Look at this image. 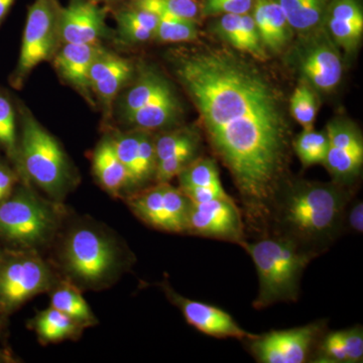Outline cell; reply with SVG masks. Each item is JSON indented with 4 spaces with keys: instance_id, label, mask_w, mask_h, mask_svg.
I'll list each match as a JSON object with an SVG mask.
<instances>
[{
    "instance_id": "obj_32",
    "label": "cell",
    "mask_w": 363,
    "mask_h": 363,
    "mask_svg": "<svg viewBox=\"0 0 363 363\" xmlns=\"http://www.w3.org/2000/svg\"><path fill=\"white\" fill-rule=\"evenodd\" d=\"M290 111L304 130H311L317 114V101L314 93L306 84L296 88L290 100Z\"/></svg>"
},
{
    "instance_id": "obj_15",
    "label": "cell",
    "mask_w": 363,
    "mask_h": 363,
    "mask_svg": "<svg viewBox=\"0 0 363 363\" xmlns=\"http://www.w3.org/2000/svg\"><path fill=\"white\" fill-rule=\"evenodd\" d=\"M131 75L133 66L130 61L104 48L98 52L90 69V89L99 100L107 121L113 111L114 100Z\"/></svg>"
},
{
    "instance_id": "obj_42",
    "label": "cell",
    "mask_w": 363,
    "mask_h": 363,
    "mask_svg": "<svg viewBox=\"0 0 363 363\" xmlns=\"http://www.w3.org/2000/svg\"><path fill=\"white\" fill-rule=\"evenodd\" d=\"M16 0H0V26L4 23L7 16L11 13Z\"/></svg>"
},
{
    "instance_id": "obj_39",
    "label": "cell",
    "mask_w": 363,
    "mask_h": 363,
    "mask_svg": "<svg viewBox=\"0 0 363 363\" xmlns=\"http://www.w3.org/2000/svg\"><path fill=\"white\" fill-rule=\"evenodd\" d=\"M331 18L348 23H363L362 9L355 0H338L332 7Z\"/></svg>"
},
{
    "instance_id": "obj_36",
    "label": "cell",
    "mask_w": 363,
    "mask_h": 363,
    "mask_svg": "<svg viewBox=\"0 0 363 363\" xmlns=\"http://www.w3.org/2000/svg\"><path fill=\"white\" fill-rule=\"evenodd\" d=\"M242 16V14H241ZM240 14H223L219 21V30L224 39L235 49L243 52L242 28Z\"/></svg>"
},
{
    "instance_id": "obj_18",
    "label": "cell",
    "mask_w": 363,
    "mask_h": 363,
    "mask_svg": "<svg viewBox=\"0 0 363 363\" xmlns=\"http://www.w3.org/2000/svg\"><path fill=\"white\" fill-rule=\"evenodd\" d=\"M302 70L305 77L318 89L330 91L340 82L342 63L331 45H317L305 55Z\"/></svg>"
},
{
    "instance_id": "obj_9",
    "label": "cell",
    "mask_w": 363,
    "mask_h": 363,
    "mask_svg": "<svg viewBox=\"0 0 363 363\" xmlns=\"http://www.w3.org/2000/svg\"><path fill=\"white\" fill-rule=\"evenodd\" d=\"M123 200L147 226L164 233L186 234L191 201L180 188L169 183H155Z\"/></svg>"
},
{
    "instance_id": "obj_11",
    "label": "cell",
    "mask_w": 363,
    "mask_h": 363,
    "mask_svg": "<svg viewBox=\"0 0 363 363\" xmlns=\"http://www.w3.org/2000/svg\"><path fill=\"white\" fill-rule=\"evenodd\" d=\"M186 234L240 247L247 240L242 212L230 196L205 203L191 202Z\"/></svg>"
},
{
    "instance_id": "obj_46",
    "label": "cell",
    "mask_w": 363,
    "mask_h": 363,
    "mask_svg": "<svg viewBox=\"0 0 363 363\" xmlns=\"http://www.w3.org/2000/svg\"><path fill=\"white\" fill-rule=\"evenodd\" d=\"M2 252H4V247H2L1 245H0V257H1Z\"/></svg>"
},
{
    "instance_id": "obj_41",
    "label": "cell",
    "mask_w": 363,
    "mask_h": 363,
    "mask_svg": "<svg viewBox=\"0 0 363 363\" xmlns=\"http://www.w3.org/2000/svg\"><path fill=\"white\" fill-rule=\"evenodd\" d=\"M345 230L350 229L353 233H363V203L357 201L348 205L345 213Z\"/></svg>"
},
{
    "instance_id": "obj_8",
    "label": "cell",
    "mask_w": 363,
    "mask_h": 363,
    "mask_svg": "<svg viewBox=\"0 0 363 363\" xmlns=\"http://www.w3.org/2000/svg\"><path fill=\"white\" fill-rule=\"evenodd\" d=\"M61 9L59 0H35L28 7L20 56L9 79L13 89H21L32 72L58 51Z\"/></svg>"
},
{
    "instance_id": "obj_23",
    "label": "cell",
    "mask_w": 363,
    "mask_h": 363,
    "mask_svg": "<svg viewBox=\"0 0 363 363\" xmlns=\"http://www.w3.org/2000/svg\"><path fill=\"white\" fill-rule=\"evenodd\" d=\"M0 150L16 168L18 157V118L16 101L0 86Z\"/></svg>"
},
{
    "instance_id": "obj_33",
    "label": "cell",
    "mask_w": 363,
    "mask_h": 363,
    "mask_svg": "<svg viewBox=\"0 0 363 363\" xmlns=\"http://www.w3.org/2000/svg\"><path fill=\"white\" fill-rule=\"evenodd\" d=\"M332 35L347 51H352L359 42L363 32V23H348L331 18L329 21Z\"/></svg>"
},
{
    "instance_id": "obj_40",
    "label": "cell",
    "mask_w": 363,
    "mask_h": 363,
    "mask_svg": "<svg viewBox=\"0 0 363 363\" xmlns=\"http://www.w3.org/2000/svg\"><path fill=\"white\" fill-rule=\"evenodd\" d=\"M189 200L192 203H205L217 199V198L228 197L223 186H209V187H188L181 189Z\"/></svg>"
},
{
    "instance_id": "obj_22",
    "label": "cell",
    "mask_w": 363,
    "mask_h": 363,
    "mask_svg": "<svg viewBox=\"0 0 363 363\" xmlns=\"http://www.w3.org/2000/svg\"><path fill=\"white\" fill-rule=\"evenodd\" d=\"M30 328L37 334L40 344L77 340L83 335L84 328L75 320L50 306L42 310L30 322Z\"/></svg>"
},
{
    "instance_id": "obj_16",
    "label": "cell",
    "mask_w": 363,
    "mask_h": 363,
    "mask_svg": "<svg viewBox=\"0 0 363 363\" xmlns=\"http://www.w3.org/2000/svg\"><path fill=\"white\" fill-rule=\"evenodd\" d=\"M101 49L99 44H64L52 57L60 78L91 105H94V100L90 89V69Z\"/></svg>"
},
{
    "instance_id": "obj_14",
    "label": "cell",
    "mask_w": 363,
    "mask_h": 363,
    "mask_svg": "<svg viewBox=\"0 0 363 363\" xmlns=\"http://www.w3.org/2000/svg\"><path fill=\"white\" fill-rule=\"evenodd\" d=\"M108 9L97 0H70L60 11L59 33L63 44H98L108 35Z\"/></svg>"
},
{
    "instance_id": "obj_17",
    "label": "cell",
    "mask_w": 363,
    "mask_h": 363,
    "mask_svg": "<svg viewBox=\"0 0 363 363\" xmlns=\"http://www.w3.org/2000/svg\"><path fill=\"white\" fill-rule=\"evenodd\" d=\"M92 172L100 188L112 198L124 199L131 194L130 174L117 157L108 133L93 152Z\"/></svg>"
},
{
    "instance_id": "obj_3",
    "label": "cell",
    "mask_w": 363,
    "mask_h": 363,
    "mask_svg": "<svg viewBox=\"0 0 363 363\" xmlns=\"http://www.w3.org/2000/svg\"><path fill=\"white\" fill-rule=\"evenodd\" d=\"M54 245L52 266L82 291L109 288L133 262V253L123 241L96 222L80 220L67 228L64 225Z\"/></svg>"
},
{
    "instance_id": "obj_44",
    "label": "cell",
    "mask_w": 363,
    "mask_h": 363,
    "mask_svg": "<svg viewBox=\"0 0 363 363\" xmlns=\"http://www.w3.org/2000/svg\"><path fill=\"white\" fill-rule=\"evenodd\" d=\"M9 315H7L6 313L0 308V339L6 335L7 326H9Z\"/></svg>"
},
{
    "instance_id": "obj_21",
    "label": "cell",
    "mask_w": 363,
    "mask_h": 363,
    "mask_svg": "<svg viewBox=\"0 0 363 363\" xmlns=\"http://www.w3.org/2000/svg\"><path fill=\"white\" fill-rule=\"evenodd\" d=\"M49 294L50 306L75 320L83 328H90L99 323L83 297L82 290L68 279L60 276Z\"/></svg>"
},
{
    "instance_id": "obj_10",
    "label": "cell",
    "mask_w": 363,
    "mask_h": 363,
    "mask_svg": "<svg viewBox=\"0 0 363 363\" xmlns=\"http://www.w3.org/2000/svg\"><path fill=\"white\" fill-rule=\"evenodd\" d=\"M326 328L327 322L320 320L297 328L255 335L243 342L260 363H304L310 362L315 346Z\"/></svg>"
},
{
    "instance_id": "obj_38",
    "label": "cell",
    "mask_w": 363,
    "mask_h": 363,
    "mask_svg": "<svg viewBox=\"0 0 363 363\" xmlns=\"http://www.w3.org/2000/svg\"><path fill=\"white\" fill-rule=\"evenodd\" d=\"M18 172L6 157L0 156V203L4 201L20 183Z\"/></svg>"
},
{
    "instance_id": "obj_45",
    "label": "cell",
    "mask_w": 363,
    "mask_h": 363,
    "mask_svg": "<svg viewBox=\"0 0 363 363\" xmlns=\"http://www.w3.org/2000/svg\"><path fill=\"white\" fill-rule=\"evenodd\" d=\"M97 1H107V2H111V1H117V0H97Z\"/></svg>"
},
{
    "instance_id": "obj_24",
    "label": "cell",
    "mask_w": 363,
    "mask_h": 363,
    "mask_svg": "<svg viewBox=\"0 0 363 363\" xmlns=\"http://www.w3.org/2000/svg\"><path fill=\"white\" fill-rule=\"evenodd\" d=\"M116 20L119 35L131 43L147 42L154 39L159 18L154 13L143 9H124L116 13Z\"/></svg>"
},
{
    "instance_id": "obj_28",
    "label": "cell",
    "mask_w": 363,
    "mask_h": 363,
    "mask_svg": "<svg viewBox=\"0 0 363 363\" xmlns=\"http://www.w3.org/2000/svg\"><path fill=\"white\" fill-rule=\"evenodd\" d=\"M293 149L303 166L323 164L329 149L328 138L326 133L304 130L293 140Z\"/></svg>"
},
{
    "instance_id": "obj_7",
    "label": "cell",
    "mask_w": 363,
    "mask_h": 363,
    "mask_svg": "<svg viewBox=\"0 0 363 363\" xmlns=\"http://www.w3.org/2000/svg\"><path fill=\"white\" fill-rule=\"evenodd\" d=\"M60 274L35 250L4 247L0 257V308L13 314L40 294L49 293Z\"/></svg>"
},
{
    "instance_id": "obj_43",
    "label": "cell",
    "mask_w": 363,
    "mask_h": 363,
    "mask_svg": "<svg viewBox=\"0 0 363 363\" xmlns=\"http://www.w3.org/2000/svg\"><path fill=\"white\" fill-rule=\"evenodd\" d=\"M21 360L14 355L9 347H0V363H16Z\"/></svg>"
},
{
    "instance_id": "obj_4",
    "label": "cell",
    "mask_w": 363,
    "mask_h": 363,
    "mask_svg": "<svg viewBox=\"0 0 363 363\" xmlns=\"http://www.w3.org/2000/svg\"><path fill=\"white\" fill-rule=\"evenodd\" d=\"M21 182L39 189L45 197L64 203L78 184L77 173L57 138L39 123L32 111L16 101Z\"/></svg>"
},
{
    "instance_id": "obj_29",
    "label": "cell",
    "mask_w": 363,
    "mask_h": 363,
    "mask_svg": "<svg viewBox=\"0 0 363 363\" xmlns=\"http://www.w3.org/2000/svg\"><path fill=\"white\" fill-rule=\"evenodd\" d=\"M177 178L180 189L222 186L216 162L208 157L193 160Z\"/></svg>"
},
{
    "instance_id": "obj_35",
    "label": "cell",
    "mask_w": 363,
    "mask_h": 363,
    "mask_svg": "<svg viewBox=\"0 0 363 363\" xmlns=\"http://www.w3.org/2000/svg\"><path fill=\"white\" fill-rule=\"evenodd\" d=\"M255 0H205L202 11L205 16L214 14H245L255 6Z\"/></svg>"
},
{
    "instance_id": "obj_12",
    "label": "cell",
    "mask_w": 363,
    "mask_h": 363,
    "mask_svg": "<svg viewBox=\"0 0 363 363\" xmlns=\"http://www.w3.org/2000/svg\"><path fill=\"white\" fill-rule=\"evenodd\" d=\"M159 286L169 302L180 310L187 323L205 335L215 338H234L240 341L255 335L241 328L234 318L220 308L184 297L172 288L167 279Z\"/></svg>"
},
{
    "instance_id": "obj_30",
    "label": "cell",
    "mask_w": 363,
    "mask_h": 363,
    "mask_svg": "<svg viewBox=\"0 0 363 363\" xmlns=\"http://www.w3.org/2000/svg\"><path fill=\"white\" fill-rule=\"evenodd\" d=\"M157 162L182 152H197L198 138L192 133L179 130L155 138Z\"/></svg>"
},
{
    "instance_id": "obj_27",
    "label": "cell",
    "mask_w": 363,
    "mask_h": 363,
    "mask_svg": "<svg viewBox=\"0 0 363 363\" xmlns=\"http://www.w3.org/2000/svg\"><path fill=\"white\" fill-rule=\"evenodd\" d=\"M135 7L159 18L195 21L200 11L197 0H135Z\"/></svg>"
},
{
    "instance_id": "obj_25",
    "label": "cell",
    "mask_w": 363,
    "mask_h": 363,
    "mask_svg": "<svg viewBox=\"0 0 363 363\" xmlns=\"http://www.w3.org/2000/svg\"><path fill=\"white\" fill-rule=\"evenodd\" d=\"M169 87L168 82L157 74L152 72L142 74L138 82L126 92L121 101V114L123 118L142 108Z\"/></svg>"
},
{
    "instance_id": "obj_20",
    "label": "cell",
    "mask_w": 363,
    "mask_h": 363,
    "mask_svg": "<svg viewBox=\"0 0 363 363\" xmlns=\"http://www.w3.org/2000/svg\"><path fill=\"white\" fill-rule=\"evenodd\" d=\"M179 111L178 100L172 88L169 87L142 108L126 116L123 121L136 130H159L173 123Z\"/></svg>"
},
{
    "instance_id": "obj_2",
    "label": "cell",
    "mask_w": 363,
    "mask_h": 363,
    "mask_svg": "<svg viewBox=\"0 0 363 363\" xmlns=\"http://www.w3.org/2000/svg\"><path fill=\"white\" fill-rule=\"evenodd\" d=\"M350 189L338 183L288 179L272 202L267 234L283 236L323 255L345 230Z\"/></svg>"
},
{
    "instance_id": "obj_31",
    "label": "cell",
    "mask_w": 363,
    "mask_h": 363,
    "mask_svg": "<svg viewBox=\"0 0 363 363\" xmlns=\"http://www.w3.org/2000/svg\"><path fill=\"white\" fill-rule=\"evenodd\" d=\"M195 21L159 18L154 39L162 43H187L197 38Z\"/></svg>"
},
{
    "instance_id": "obj_19",
    "label": "cell",
    "mask_w": 363,
    "mask_h": 363,
    "mask_svg": "<svg viewBox=\"0 0 363 363\" xmlns=\"http://www.w3.org/2000/svg\"><path fill=\"white\" fill-rule=\"evenodd\" d=\"M253 20L262 45L274 52L281 51L291 38V26L276 0H255Z\"/></svg>"
},
{
    "instance_id": "obj_13",
    "label": "cell",
    "mask_w": 363,
    "mask_h": 363,
    "mask_svg": "<svg viewBox=\"0 0 363 363\" xmlns=\"http://www.w3.org/2000/svg\"><path fill=\"white\" fill-rule=\"evenodd\" d=\"M111 136L117 157L130 174L131 194L156 183L155 138L147 131H113Z\"/></svg>"
},
{
    "instance_id": "obj_26",
    "label": "cell",
    "mask_w": 363,
    "mask_h": 363,
    "mask_svg": "<svg viewBox=\"0 0 363 363\" xmlns=\"http://www.w3.org/2000/svg\"><path fill=\"white\" fill-rule=\"evenodd\" d=\"M291 28L304 32L316 26L324 11V0H277Z\"/></svg>"
},
{
    "instance_id": "obj_1",
    "label": "cell",
    "mask_w": 363,
    "mask_h": 363,
    "mask_svg": "<svg viewBox=\"0 0 363 363\" xmlns=\"http://www.w3.org/2000/svg\"><path fill=\"white\" fill-rule=\"evenodd\" d=\"M174 69L212 150L233 177L245 231L267 235L272 202L289 179L293 147L279 90L259 69L226 49L183 52Z\"/></svg>"
},
{
    "instance_id": "obj_5",
    "label": "cell",
    "mask_w": 363,
    "mask_h": 363,
    "mask_svg": "<svg viewBox=\"0 0 363 363\" xmlns=\"http://www.w3.org/2000/svg\"><path fill=\"white\" fill-rule=\"evenodd\" d=\"M67 216L64 203L43 197L32 185L20 182L0 203V245L42 253L54 245Z\"/></svg>"
},
{
    "instance_id": "obj_34",
    "label": "cell",
    "mask_w": 363,
    "mask_h": 363,
    "mask_svg": "<svg viewBox=\"0 0 363 363\" xmlns=\"http://www.w3.org/2000/svg\"><path fill=\"white\" fill-rule=\"evenodd\" d=\"M241 28H242L243 52H248L259 60L266 59V52L262 48L259 30L252 16L248 13L241 16Z\"/></svg>"
},
{
    "instance_id": "obj_6",
    "label": "cell",
    "mask_w": 363,
    "mask_h": 363,
    "mask_svg": "<svg viewBox=\"0 0 363 363\" xmlns=\"http://www.w3.org/2000/svg\"><path fill=\"white\" fill-rule=\"evenodd\" d=\"M255 238L241 245L252 257L259 277L253 308L262 310L277 303L297 302L306 267L319 255L283 236L267 234Z\"/></svg>"
},
{
    "instance_id": "obj_37",
    "label": "cell",
    "mask_w": 363,
    "mask_h": 363,
    "mask_svg": "<svg viewBox=\"0 0 363 363\" xmlns=\"http://www.w3.org/2000/svg\"><path fill=\"white\" fill-rule=\"evenodd\" d=\"M342 331L344 345L348 362L359 363L363 359V329L362 326L350 327Z\"/></svg>"
}]
</instances>
